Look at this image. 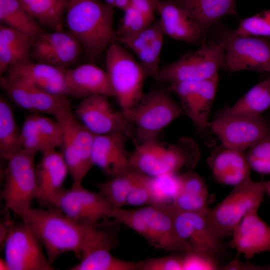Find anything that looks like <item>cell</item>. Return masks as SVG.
Returning <instances> with one entry per match:
<instances>
[{
    "label": "cell",
    "mask_w": 270,
    "mask_h": 270,
    "mask_svg": "<svg viewBox=\"0 0 270 270\" xmlns=\"http://www.w3.org/2000/svg\"><path fill=\"white\" fill-rule=\"evenodd\" d=\"M128 138L122 134L96 135L92 150L94 165L110 178L126 174L132 168L130 153L126 148Z\"/></svg>",
    "instance_id": "obj_21"
},
{
    "label": "cell",
    "mask_w": 270,
    "mask_h": 270,
    "mask_svg": "<svg viewBox=\"0 0 270 270\" xmlns=\"http://www.w3.org/2000/svg\"><path fill=\"white\" fill-rule=\"evenodd\" d=\"M220 42L222 44L226 66L234 72L242 70L270 74V42L268 38L237 34L223 30Z\"/></svg>",
    "instance_id": "obj_12"
},
{
    "label": "cell",
    "mask_w": 270,
    "mask_h": 270,
    "mask_svg": "<svg viewBox=\"0 0 270 270\" xmlns=\"http://www.w3.org/2000/svg\"><path fill=\"white\" fill-rule=\"evenodd\" d=\"M122 112L135 128L138 145L160 140L164 129L185 115L169 92L160 88L152 89L136 105Z\"/></svg>",
    "instance_id": "obj_6"
},
{
    "label": "cell",
    "mask_w": 270,
    "mask_h": 270,
    "mask_svg": "<svg viewBox=\"0 0 270 270\" xmlns=\"http://www.w3.org/2000/svg\"><path fill=\"white\" fill-rule=\"evenodd\" d=\"M110 218L133 230L156 249L182 254L191 250L176 230L170 204H150L134 210L115 208Z\"/></svg>",
    "instance_id": "obj_3"
},
{
    "label": "cell",
    "mask_w": 270,
    "mask_h": 270,
    "mask_svg": "<svg viewBox=\"0 0 270 270\" xmlns=\"http://www.w3.org/2000/svg\"><path fill=\"white\" fill-rule=\"evenodd\" d=\"M200 156L196 142L183 136L174 143L160 140L135 146L130 155L132 169L150 176L176 174L183 167L194 168Z\"/></svg>",
    "instance_id": "obj_4"
},
{
    "label": "cell",
    "mask_w": 270,
    "mask_h": 270,
    "mask_svg": "<svg viewBox=\"0 0 270 270\" xmlns=\"http://www.w3.org/2000/svg\"><path fill=\"white\" fill-rule=\"evenodd\" d=\"M66 70L48 64L30 62L10 67L6 74L24 78L52 94L81 98L68 84Z\"/></svg>",
    "instance_id": "obj_22"
},
{
    "label": "cell",
    "mask_w": 270,
    "mask_h": 270,
    "mask_svg": "<svg viewBox=\"0 0 270 270\" xmlns=\"http://www.w3.org/2000/svg\"><path fill=\"white\" fill-rule=\"evenodd\" d=\"M237 34L270 38V9L240 20L237 28L234 30Z\"/></svg>",
    "instance_id": "obj_38"
},
{
    "label": "cell",
    "mask_w": 270,
    "mask_h": 270,
    "mask_svg": "<svg viewBox=\"0 0 270 270\" xmlns=\"http://www.w3.org/2000/svg\"><path fill=\"white\" fill-rule=\"evenodd\" d=\"M206 160L214 178L222 184L235 186L250 176L244 153L222 144L212 150Z\"/></svg>",
    "instance_id": "obj_25"
},
{
    "label": "cell",
    "mask_w": 270,
    "mask_h": 270,
    "mask_svg": "<svg viewBox=\"0 0 270 270\" xmlns=\"http://www.w3.org/2000/svg\"><path fill=\"white\" fill-rule=\"evenodd\" d=\"M258 210L249 211L236 228L228 243L237 255L246 259L255 254L270 252V226L260 218Z\"/></svg>",
    "instance_id": "obj_20"
},
{
    "label": "cell",
    "mask_w": 270,
    "mask_h": 270,
    "mask_svg": "<svg viewBox=\"0 0 270 270\" xmlns=\"http://www.w3.org/2000/svg\"><path fill=\"white\" fill-rule=\"evenodd\" d=\"M32 40L12 28L0 26V76L11 66L32 62Z\"/></svg>",
    "instance_id": "obj_28"
},
{
    "label": "cell",
    "mask_w": 270,
    "mask_h": 270,
    "mask_svg": "<svg viewBox=\"0 0 270 270\" xmlns=\"http://www.w3.org/2000/svg\"><path fill=\"white\" fill-rule=\"evenodd\" d=\"M266 181L254 182L251 176L234 188L214 208H208L206 221L218 238L232 236L244 216L251 210H258L266 194Z\"/></svg>",
    "instance_id": "obj_5"
},
{
    "label": "cell",
    "mask_w": 270,
    "mask_h": 270,
    "mask_svg": "<svg viewBox=\"0 0 270 270\" xmlns=\"http://www.w3.org/2000/svg\"><path fill=\"white\" fill-rule=\"evenodd\" d=\"M160 0H132L130 6L144 16L154 20Z\"/></svg>",
    "instance_id": "obj_48"
},
{
    "label": "cell",
    "mask_w": 270,
    "mask_h": 270,
    "mask_svg": "<svg viewBox=\"0 0 270 270\" xmlns=\"http://www.w3.org/2000/svg\"><path fill=\"white\" fill-rule=\"evenodd\" d=\"M32 114L38 130L46 142L54 149L60 147L63 132L60 123L56 119L40 114Z\"/></svg>",
    "instance_id": "obj_42"
},
{
    "label": "cell",
    "mask_w": 270,
    "mask_h": 270,
    "mask_svg": "<svg viewBox=\"0 0 270 270\" xmlns=\"http://www.w3.org/2000/svg\"><path fill=\"white\" fill-rule=\"evenodd\" d=\"M106 66L122 111L136 105L144 95L143 86L146 77L140 63L114 42L107 48Z\"/></svg>",
    "instance_id": "obj_11"
},
{
    "label": "cell",
    "mask_w": 270,
    "mask_h": 270,
    "mask_svg": "<svg viewBox=\"0 0 270 270\" xmlns=\"http://www.w3.org/2000/svg\"><path fill=\"white\" fill-rule=\"evenodd\" d=\"M76 116L96 135L122 134L138 145L134 124L124 112L115 110L107 97L89 95L83 98L76 110Z\"/></svg>",
    "instance_id": "obj_13"
},
{
    "label": "cell",
    "mask_w": 270,
    "mask_h": 270,
    "mask_svg": "<svg viewBox=\"0 0 270 270\" xmlns=\"http://www.w3.org/2000/svg\"><path fill=\"white\" fill-rule=\"evenodd\" d=\"M179 178L180 192L197 194H209L208 186L204 179L191 170L180 175Z\"/></svg>",
    "instance_id": "obj_47"
},
{
    "label": "cell",
    "mask_w": 270,
    "mask_h": 270,
    "mask_svg": "<svg viewBox=\"0 0 270 270\" xmlns=\"http://www.w3.org/2000/svg\"><path fill=\"white\" fill-rule=\"evenodd\" d=\"M20 134L12 106L2 95L0 96V156L7 161L22 149Z\"/></svg>",
    "instance_id": "obj_31"
},
{
    "label": "cell",
    "mask_w": 270,
    "mask_h": 270,
    "mask_svg": "<svg viewBox=\"0 0 270 270\" xmlns=\"http://www.w3.org/2000/svg\"></svg>",
    "instance_id": "obj_53"
},
{
    "label": "cell",
    "mask_w": 270,
    "mask_h": 270,
    "mask_svg": "<svg viewBox=\"0 0 270 270\" xmlns=\"http://www.w3.org/2000/svg\"><path fill=\"white\" fill-rule=\"evenodd\" d=\"M232 112H244L260 114L270 108V74L252 88L231 107Z\"/></svg>",
    "instance_id": "obj_33"
},
{
    "label": "cell",
    "mask_w": 270,
    "mask_h": 270,
    "mask_svg": "<svg viewBox=\"0 0 270 270\" xmlns=\"http://www.w3.org/2000/svg\"><path fill=\"white\" fill-rule=\"evenodd\" d=\"M139 262L140 270H183V254L178 253Z\"/></svg>",
    "instance_id": "obj_45"
},
{
    "label": "cell",
    "mask_w": 270,
    "mask_h": 270,
    "mask_svg": "<svg viewBox=\"0 0 270 270\" xmlns=\"http://www.w3.org/2000/svg\"><path fill=\"white\" fill-rule=\"evenodd\" d=\"M173 212L176 230L179 236L190 246L191 250L216 258L222 254L224 248L221 239L212 232L204 214Z\"/></svg>",
    "instance_id": "obj_19"
},
{
    "label": "cell",
    "mask_w": 270,
    "mask_h": 270,
    "mask_svg": "<svg viewBox=\"0 0 270 270\" xmlns=\"http://www.w3.org/2000/svg\"><path fill=\"white\" fill-rule=\"evenodd\" d=\"M21 148L36 154L41 152L42 154L54 150L44 139L36 124L32 114L26 118L20 134Z\"/></svg>",
    "instance_id": "obj_36"
},
{
    "label": "cell",
    "mask_w": 270,
    "mask_h": 270,
    "mask_svg": "<svg viewBox=\"0 0 270 270\" xmlns=\"http://www.w3.org/2000/svg\"><path fill=\"white\" fill-rule=\"evenodd\" d=\"M9 270H54L33 230L22 221L10 224L4 243Z\"/></svg>",
    "instance_id": "obj_14"
},
{
    "label": "cell",
    "mask_w": 270,
    "mask_h": 270,
    "mask_svg": "<svg viewBox=\"0 0 270 270\" xmlns=\"http://www.w3.org/2000/svg\"><path fill=\"white\" fill-rule=\"evenodd\" d=\"M42 155L36 166V199L40 205L46 208L64 189L63 184L69 170L62 152L54 150Z\"/></svg>",
    "instance_id": "obj_23"
},
{
    "label": "cell",
    "mask_w": 270,
    "mask_h": 270,
    "mask_svg": "<svg viewBox=\"0 0 270 270\" xmlns=\"http://www.w3.org/2000/svg\"><path fill=\"white\" fill-rule=\"evenodd\" d=\"M52 116L63 132L62 154L72 178V186H82L94 165L92 150L96 134L74 115L70 105L62 108Z\"/></svg>",
    "instance_id": "obj_7"
},
{
    "label": "cell",
    "mask_w": 270,
    "mask_h": 270,
    "mask_svg": "<svg viewBox=\"0 0 270 270\" xmlns=\"http://www.w3.org/2000/svg\"><path fill=\"white\" fill-rule=\"evenodd\" d=\"M132 0H115V8L124 10L130 4Z\"/></svg>",
    "instance_id": "obj_49"
},
{
    "label": "cell",
    "mask_w": 270,
    "mask_h": 270,
    "mask_svg": "<svg viewBox=\"0 0 270 270\" xmlns=\"http://www.w3.org/2000/svg\"><path fill=\"white\" fill-rule=\"evenodd\" d=\"M69 86L83 98L91 94L115 96L108 74L92 64H81L66 70Z\"/></svg>",
    "instance_id": "obj_26"
},
{
    "label": "cell",
    "mask_w": 270,
    "mask_h": 270,
    "mask_svg": "<svg viewBox=\"0 0 270 270\" xmlns=\"http://www.w3.org/2000/svg\"><path fill=\"white\" fill-rule=\"evenodd\" d=\"M266 194L270 196V180L266 181Z\"/></svg>",
    "instance_id": "obj_52"
},
{
    "label": "cell",
    "mask_w": 270,
    "mask_h": 270,
    "mask_svg": "<svg viewBox=\"0 0 270 270\" xmlns=\"http://www.w3.org/2000/svg\"><path fill=\"white\" fill-rule=\"evenodd\" d=\"M164 35L158 36L136 54L146 76L153 77L160 68L158 66L164 42Z\"/></svg>",
    "instance_id": "obj_41"
},
{
    "label": "cell",
    "mask_w": 270,
    "mask_h": 270,
    "mask_svg": "<svg viewBox=\"0 0 270 270\" xmlns=\"http://www.w3.org/2000/svg\"><path fill=\"white\" fill-rule=\"evenodd\" d=\"M70 270H140V262L123 260L114 256L110 250L98 248L84 254Z\"/></svg>",
    "instance_id": "obj_32"
},
{
    "label": "cell",
    "mask_w": 270,
    "mask_h": 270,
    "mask_svg": "<svg viewBox=\"0 0 270 270\" xmlns=\"http://www.w3.org/2000/svg\"><path fill=\"white\" fill-rule=\"evenodd\" d=\"M157 10L164 34L192 44L203 42L205 34L200 27L184 10L172 0H160Z\"/></svg>",
    "instance_id": "obj_24"
},
{
    "label": "cell",
    "mask_w": 270,
    "mask_h": 270,
    "mask_svg": "<svg viewBox=\"0 0 270 270\" xmlns=\"http://www.w3.org/2000/svg\"><path fill=\"white\" fill-rule=\"evenodd\" d=\"M36 154L21 150L6 161L3 170L4 184L0 197L6 209L20 217L32 208L36 198Z\"/></svg>",
    "instance_id": "obj_8"
},
{
    "label": "cell",
    "mask_w": 270,
    "mask_h": 270,
    "mask_svg": "<svg viewBox=\"0 0 270 270\" xmlns=\"http://www.w3.org/2000/svg\"><path fill=\"white\" fill-rule=\"evenodd\" d=\"M24 9L44 28L63 30L70 0H18Z\"/></svg>",
    "instance_id": "obj_29"
},
{
    "label": "cell",
    "mask_w": 270,
    "mask_h": 270,
    "mask_svg": "<svg viewBox=\"0 0 270 270\" xmlns=\"http://www.w3.org/2000/svg\"><path fill=\"white\" fill-rule=\"evenodd\" d=\"M124 12V15L116 31V40L134 36L153 23L154 20L140 14L130 5Z\"/></svg>",
    "instance_id": "obj_37"
},
{
    "label": "cell",
    "mask_w": 270,
    "mask_h": 270,
    "mask_svg": "<svg viewBox=\"0 0 270 270\" xmlns=\"http://www.w3.org/2000/svg\"><path fill=\"white\" fill-rule=\"evenodd\" d=\"M226 66L222 44L204 41L196 50L182 56L178 60L158 69L153 78L165 82L198 81L210 78Z\"/></svg>",
    "instance_id": "obj_10"
},
{
    "label": "cell",
    "mask_w": 270,
    "mask_h": 270,
    "mask_svg": "<svg viewBox=\"0 0 270 270\" xmlns=\"http://www.w3.org/2000/svg\"><path fill=\"white\" fill-rule=\"evenodd\" d=\"M0 26L17 30L32 40L46 31L18 0H0Z\"/></svg>",
    "instance_id": "obj_30"
},
{
    "label": "cell",
    "mask_w": 270,
    "mask_h": 270,
    "mask_svg": "<svg viewBox=\"0 0 270 270\" xmlns=\"http://www.w3.org/2000/svg\"><path fill=\"white\" fill-rule=\"evenodd\" d=\"M46 208L58 210L78 222H96L110 218L116 208L100 192L89 191L82 185L64 189Z\"/></svg>",
    "instance_id": "obj_16"
},
{
    "label": "cell",
    "mask_w": 270,
    "mask_h": 270,
    "mask_svg": "<svg viewBox=\"0 0 270 270\" xmlns=\"http://www.w3.org/2000/svg\"><path fill=\"white\" fill-rule=\"evenodd\" d=\"M82 48L68 30L45 31L32 40L31 59L35 62L68 70L74 66Z\"/></svg>",
    "instance_id": "obj_18"
},
{
    "label": "cell",
    "mask_w": 270,
    "mask_h": 270,
    "mask_svg": "<svg viewBox=\"0 0 270 270\" xmlns=\"http://www.w3.org/2000/svg\"><path fill=\"white\" fill-rule=\"evenodd\" d=\"M150 178V176L137 170L135 182L127 198L126 205L138 206L152 204Z\"/></svg>",
    "instance_id": "obj_44"
},
{
    "label": "cell",
    "mask_w": 270,
    "mask_h": 270,
    "mask_svg": "<svg viewBox=\"0 0 270 270\" xmlns=\"http://www.w3.org/2000/svg\"><path fill=\"white\" fill-rule=\"evenodd\" d=\"M184 10L206 34L221 18L236 16V0H172Z\"/></svg>",
    "instance_id": "obj_27"
},
{
    "label": "cell",
    "mask_w": 270,
    "mask_h": 270,
    "mask_svg": "<svg viewBox=\"0 0 270 270\" xmlns=\"http://www.w3.org/2000/svg\"><path fill=\"white\" fill-rule=\"evenodd\" d=\"M220 269L216 258L201 252L190 250L183 254V270Z\"/></svg>",
    "instance_id": "obj_46"
},
{
    "label": "cell",
    "mask_w": 270,
    "mask_h": 270,
    "mask_svg": "<svg viewBox=\"0 0 270 270\" xmlns=\"http://www.w3.org/2000/svg\"><path fill=\"white\" fill-rule=\"evenodd\" d=\"M21 218L38 236L51 264L61 254L68 252L80 260L106 239L102 222H78L54 209L32 208Z\"/></svg>",
    "instance_id": "obj_1"
},
{
    "label": "cell",
    "mask_w": 270,
    "mask_h": 270,
    "mask_svg": "<svg viewBox=\"0 0 270 270\" xmlns=\"http://www.w3.org/2000/svg\"><path fill=\"white\" fill-rule=\"evenodd\" d=\"M210 128L223 146L242 152L270 136V125L260 114L232 112L226 108L210 122Z\"/></svg>",
    "instance_id": "obj_9"
},
{
    "label": "cell",
    "mask_w": 270,
    "mask_h": 270,
    "mask_svg": "<svg viewBox=\"0 0 270 270\" xmlns=\"http://www.w3.org/2000/svg\"><path fill=\"white\" fill-rule=\"evenodd\" d=\"M151 204H170L180 190L179 176L169 174L150 178Z\"/></svg>",
    "instance_id": "obj_35"
},
{
    "label": "cell",
    "mask_w": 270,
    "mask_h": 270,
    "mask_svg": "<svg viewBox=\"0 0 270 270\" xmlns=\"http://www.w3.org/2000/svg\"><path fill=\"white\" fill-rule=\"evenodd\" d=\"M114 8L98 0H70L65 24L80 44L90 61L98 59L116 40L113 28Z\"/></svg>",
    "instance_id": "obj_2"
},
{
    "label": "cell",
    "mask_w": 270,
    "mask_h": 270,
    "mask_svg": "<svg viewBox=\"0 0 270 270\" xmlns=\"http://www.w3.org/2000/svg\"><path fill=\"white\" fill-rule=\"evenodd\" d=\"M0 270H9L8 264L4 258H0Z\"/></svg>",
    "instance_id": "obj_50"
},
{
    "label": "cell",
    "mask_w": 270,
    "mask_h": 270,
    "mask_svg": "<svg viewBox=\"0 0 270 270\" xmlns=\"http://www.w3.org/2000/svg\"><path fill=\"white\" fill-rule=\"evenodd\" d=\"M210 195L197 194L180 192L170 206L174 212H196L205 214Z\"/></svg>",
    "instance_id": "obj_39"
},
{
    "label": "cell",
    "mask_w": 270,
    "mask_h": 270,
    "mask_svg": "<svg viewBox=\"0 0 270 270\" xmlns=\"http://www.w3.org/2000/svg\"><path fill=\"white\" fill-rule=\"evenodd\" d=\"M244 153L251 170L260 174H270V136Z\"/></svg>",
    "instance_id": "obj_40"
},
{
    "label": "cell",
    "mask_w": 270,
    "mask_h": 270,
    "mask_svg": "<svg viewBox=\"0 0 270 270\" xmlns=\"http://www.w3.org/2000/svg\"><path fill=\"white\" fill-rule=\"evenodd\" d=\"M137 170L132 169L128 172L110 178L96 186L99 192L116 208L126 205L128 194L134 184Z\"/></svg>",
    "instance_id": "obj_34"
},
{
    "label": "cell",
    "mask_w": 270,
    "mask_h": 270,
    "mask_svg": "<svg viewBox=\"0 0 270 270\" xmlns=\"http://www.w3.org/2000/svg\"><path fill=\"white\" fill-rule=\"evenodd\" d=\"M0 86L13 103L32 114L52 116L62 108L70 105L68 96L48 92L18 76L5 74L0 77Z\"/></svg>",
    "instance_id": "obj_17"
},
{
    "label": "cell",
    "mask_w": 270,
    "mask_h": 270,
    "mask_svg": "<svg viewBox=\"0 0 270 270\" xmlns=\"http://www.w3.org/2000/svg\"><path fill=\"white\" fill-rule=\"evenodd\" d=\"M162 34H164L159 21H156L135 35L118 41L127 46L137 54L141 50Z\"/></svg>",
    "instance_id": "obj_43"
},
{
    "label": "cell",
    "mask_w": 270,
    "mask_h": 270,
    "mask_svg": "<svg viewBox=\"0 0 270 270\" xmlns=\"http://www.w3.org/2000/svg\"><path fill=\"white\" fill-rule=\"evenodd\" d=\"M218 82V74L198 81H181L170 83V91L178 98L185 115L202 134L210 130L209 116Z\"/></svg>",
    "instance_id": "obj_15"
},
{
    "label": "cell",
    "mask_w": 270,
    "mask_h": 270,
    "mask_svg": "<svg viewBox=\"0 0 270 270\" xmlns=\"http://www.w3.org/2000/svg\"><path fill=\"white\" fill-rule=\"evenodd\" d=\"M104 3L112 7L115 8V0H104Z\"/></svg>",
    "instance_id": "obj_51"
}]
</instances>
